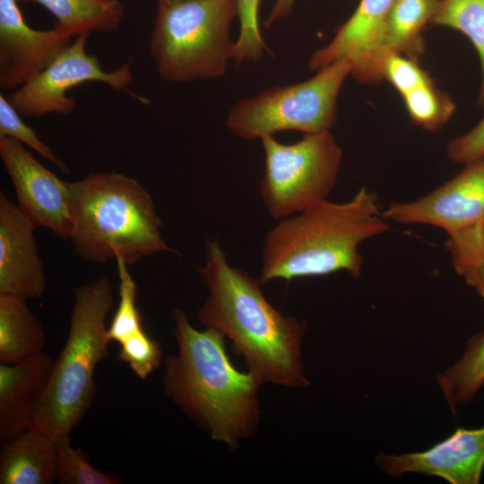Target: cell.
<instances>
[{
    "label": "cell",
    "mask_w": 484,
    "mask_h": 484,
    "mask_svg": "<svg viewBox=\"0 0 484 484\" xmlns=\"http://www.w3.org/2000/svg\"><path fill=\"white\" fill-rule=\"evenodd\" d=\"M52 359L40 353L0 365V438L8 443L30 426L32 408L44 388Z\"/></svg>",
    "instance_id": "2e32d148"
},
{
    "label": "cell",
    "mask_w": 484,
    "mask_h": 484,
    "mask_svg": "<svg viewBox=\"0 0 484 484\" xmlns=\"http://www.w3.org/2000/svg\"><path fill=\"white\" fill-rule=\"evenodd\" d=\"M456 176L429 194L393 203L382 214L403 224H427L452 234L484 217V158L468 162Z\"/></svg>",
    "instance_id": "8fae6325"
},
{
    "label": "cell",
    "mask_w": 484,
    "mask_h": 484,
    "mask_svg": "<svg viewBox=\"0 0 484 484\" xmlns=\"http://www.w3.org/2000/svg\"><path fill=\"white\" fill-rule=\"evenodd\" d=\"M350 73V64L341 59L304 82L263 90L237 102L227 115L226 126L246 141L285 130L330 131L337 118L340 90Z\"/></svg>",
    "instance_id": "52a82bcc"
},
{
    "label": "cell",
    "mask_w": 484,
    "mask_h": 484,
    "mask_svg": "<svg viewBox=\"0 0 484 484\" xmlns=\"http://www.w3.org/2000/svg\"><path fill=\"white\" fill-rule=\"evenodd\" d=\"M57 454V480L61 484H118L117 476L94 468L85 454L73 448L69 435L55 439Z\"/></svg>",
    "instance_id": "d4e9b609"
},
{
    "label": "cell",
    "mask_w": 484,
    "mask_h": 484,
    "mask_svg": "<svg viewBox=\"0 0 484 484\" xmlns=\"http://www.w3.org/2000/svg\"><path fill=\"white\" fill-rule=\"evenodd\" d=\"M73 42L56 27L35 30L17 0H0V86L14 91L44 70Z\"/></svg>",
    "instance_id": "4fadbf2b"
},
{
    "label": "cell",
    "mask_w": 484,
    "mask_h": 484,
    "mask_svg": "<svg viewBox=\"0 0 484 484\" xmlns=\"http://www.w3.org/2000/svg\"><path fill=\"white\" fill-rule=\"evenodd\" d=\"M73 295L66 341L30 414V428L55 439L69 435L90 408L96 392L94 371L110 342L106 319L115 298L109 280L78 287Z\"/></svg>",
    "instance_id": "5b68a950"
},
{
    "label": "cell",
    "mask_w": 484,
    "mask_h": 484,
    "mask_svg": "<svg viewBox=\"0 0 484 484\" xmlns=\"http://www.w3.org/2000/svg\"><path fill=\"white\" fill-rule=\"evenodd\" d=\"M171 315L178 353L166 359L165 393L212 439L235 449L257 429L262 384L233 366L220 332L195 329L180 308Z\"/></svg>",
    "instance_id": "7a4b0ae2"
},
{
    "label": "cell",
    "mask_w": 484,
    "mask_h": 484,
    "mask_svg": "<svg viewBox=\"0 0 484 484\" xmlns=\"http://www.w3.org/2000/svg\"><path fill=\"white\" fill-rule=\"evenodd\" d=\"M436 382L454 413L474 398L484 385V331L469 339L461 359L436 374Z\"/></svg>",
    "instance_id": "44dd1931"
},
{
    "label": "cell",
    "mask_w": 484,
    "mask_h": 484,
    "mask_svg": "<svg viewBox=\"0 0 484 484\" xmlns=\"http://www.w3.org/2000/svg\"><path fill=\"white\" fill-rule=\"evenodd\" d=\"M239 32L235 40L234 61L256 64L269 52L259 28L260 0H236Z\"/></svg>",
    "instance_id": "4316f807"
},
{
    "label": "cell",
    "mask_w": 484,
    "mask_h": 484,
    "mask_svg": "<svg viewBox=\"0 0 484 484\" xmlns=\"http://www.w3.org/2000/svg\"><path fill=\"white\" fill-rule=\"evenodd\" d=\"M206 255L199 268L208 289L197 314L201 324L229 338L234 353L262 385L307 386L301 357L306 323L276 309L259 279L231 266L217 240H207Z\"/></svg>",
    "instance_id": "6da1fadb"
},
{
    "label": "cell",
    "mask_w": 484,
    "mask_h": 484,
    "mask_svg": "<svg viewBox=\"0 0 484 484\" xmlns=\"http://www.w3.org/2000/svg\"><path fill=\"white\" fill-rule=\"evenodd\" d=\"M439 3L440 0H394L385 28L386 56L395 53L417 60L424 50L422 30L431 23Z\"/></svg>",
    "instance_id": "ffe728a7"
},
{
    "label": "cell",
    "mask_w": 484,
    "mask_h": 484,
    "mask_svg": "<svg viewBox=\"0 0 484 484\" xmlns=\"http://www.w3.org/2000/svg\"><path fill=\"white\" fill-rule=\"evenodd\" d=\"M39 4L57 21L56 26L69 37L117 30L125 10L119 0H17Z\"/></svg>",
    "instance_id": "d6986e66"
},
{
    "label": "cell",
    "mask_w": 484,
    "mask_h": 484,
    "mask_svg": "<svg viewBox=\"0 0 484 484\" xmlns=\"http://www.w3.org/2000/svg\"><path fill=\"white\" fill-rule=\"evenodd\" d=\"M411 121L429 132H437L455 110L453 99L435 82L420 86L402 97Z\"/></svg>",
    "instance_id": "cb8c5ba5"
},
{
    "label": "cell",
    "mask_w": 484,
    "mask_h": 484,
    "mask_svg": "<svg viewBox=\"0 0 484 484\" xmlns=\"http://www.w3.org/2000/svg\"><path fill=\"white\" fill-rule=\"evenodd\" d=\"M0 156L14 186L18 208L36 227L69 238L70 183L45 168L15 139L0 137Z\"/></svg>",
    "instance_id": "30bf717a"
},
{
    "label": "cell",
    "mask_w": 484,
    "mask_h": 484,
    "mask_svg": "<svg viewBox=\"0 0 484 484\" xmlns=\"http://www.w3.org/2000/svg\"><path fill=\"white\" fill-rule=\"evenodd\" d=\"M36 228L0 194V294L26 300L45 294L47 281L34 236Z\"/></svg>",
    "instance_id": "9a60e30c"
},
{
    "label": "cell",
    "mask_w": 484,
    "mask_h": 484,
    "mask_svg": "<svg viewBox=\"0 0 484 484\" xmlns=\"http://www.w3.org/2000/svg\"><path fill=\"white\" fill-rule=\"evenodd\" d=\"M383 78L390 82L402 97L420 86L435 82L417 60L395 53L385 56Z\"/></svg>",
    "instance_id": "f546056e"
},
{
    "label": "cell",
    "mask_w": 484,
    "mask_h": 484,
    "mask_svg": "<svg viewBox=\"0 0 484 484\" xmlns=\"http://www.w3.org/2000/svg\"><path fill=\"white\" fill-rule=\"evenodd\" d=\"M376 463L392 476L415 472L438 476L452 484H478L484 468V427L458 428L447 438L423 452L379 454Z\"/></svg>",
    "instance_id": "5bb4252c"
},
{
    "label": "cell",
    "mask_w": 484,
    "mask_h": 484,
    "mask_svg": "<svg viewBox=\"0 0 484 484\" xmlns=\"http://www.w3.org/2000/svg\"><path fill=\"white\" fill-rule=\"evenodd\" d=\"M45 330L19 297L0 294V361L13 364L43 353Z\"/></svg>",
    "instance_id": "ac0fdd59"
},
{
    "label": "cell",
    "mask_w": 484,
    "mask_h": 484,
    "mask_svg": "<svg viewBox=\"0 0 484 484\" xmlns=\"http://www.w3.org/2000/svg\"><path fill=\"white\" fill-rule=\"evenodd\" d=\"M117 359L128 364L141 379H146L161 364L163 353L160 344L151 339L143 329L120 342Z\"/></svg>",
    "instance_id": "83f0119b"
},
{
    "label": "cell",
    "mask_w": 484,
    "mask_h": 484,
    "mask_svg": "<svg viewBox=\"0 0 484 484\" xmlns=\"http://www.w3.org/2000/svg\"><path fill=\"white\" fill-rule=\"evenodd\" d=\"M446 151L453 161L462 164L484 158V117L471 130L452 139Z\"/></svg>",
    "instance_id": "4dcf8cb0"
},
{
    "label": "cell",
    "mask_w": 484,
    "mask_h": 484,
    "mask_svg": "<svg viewBox=\"0 0 484 484\" xmlns=\"http://www.w3.org/2000/svg\"><path fill=\"white\" fill-rule=\"evenodd\" d=\"M431 23L462 32L475 48L482 74L478 102L484 106V0H440Z\"/></svg>",
    "instance_id": "603a6c76"
},
{
    "label": "cell",
    "mask_w": 484,
    "mask_h": 484,
    "mask_svg": "<svg viewBox=\"0 0 484 484\" xmlns=\"http://www.w3.org/2000/svg\"><path fill=\"white\" fill-rule=\"evenodd\" d=\"M57 480L56 440L29 428L6 443L0 458L1 484H49Z\"/></svg>",
    "instance_id": "e0dca14e"
},
{
    "label": "cell",
    "mask_w": 484,
    "mask_h": 484,
    "mask_svg": "<svg viewBox=\"0 0 484 484\" xmlns=\"http://www.w3.org/2000/svg\"><path fill=\"white\" fill-rule=\"evenodd\" d=\"M445 246L455 272L484 299V217L448 234Z\"/></svg>",
    "instance_id": "7402d4cb"
},
{
    "label": "cell",
    "mask_w": 484,
    "mask_h": 484,
    "mask_svg": "<svg viewBox=\"0 0 484 484\" xmlns=\"http://www.w3.org/2000/svg\"><path fill=\"white\" fill-rule=\"evenodd\" d=\"M157 3H164V2H173V1H180V0H156Z\"/></svg>",
    "instance_id": "d6a6232c"
},
{
    "label": "cell",
    "mask_w": 484,
    "mask_h": 484,
    "mask_svg": "<svg viewBox=\"0 0 484 484\" xmlns=\"http://www.w3.org/2000/svg\"><path fill=\"white\" fill-rule=\"evenodd\" d=\"M69 238L82 259L128 265L172 250L163 239L153 200L134 178L116 172L91 173L70 183Z\"/></svg>",
    "instance_id": "277c9868"
},
{
    "label": "cell",
    "mask_w": 484,
    "mask_h": 484,
    "mask_svg": "<svg viewBox=\"0 0 484 484\" xmlns=\"http://www.w3.org/2000/svg\"><path fill=\"white\" fill-rule=\"evenodd\" d=\"M119 277V302L108 334L110 341L121 342L143 330L142 315L136 305L137 286L128 270V264L117 259Z\"/></svg>",
    "instance_id": "484cf974"
},
{
    "label": "cell",
    "mask_w": 484,
    "mask_h": 484,
    "mask_svg": "<svg viewBox=\"0 0 484 484\" xmlns=\"http://www.w3.org/2000/svg\"><path fill=\"white\" fill-rule=\"evenodd\" d=\"M377 206L376 194L363 186L348 202L326 199L279 220L264 241L260 282L340 271L359 278V245L390 228Z\"/></svg>",
    "instance_id": "3957f363"
},
{
    "label": "cell",
    "mask_w": 484,
    "mask_h": 484,
    "mask_svg": "<svg viewBox=\"0 0 484 484\" xmlns=\"http://www.w3.org/2000/svg\"><path fill=\"white\" fill-rule=\"evenodd\" d=\"M89 34L75 37L44 70L8 96L9 101L20 115L40 117L56 113L69 115L76 108V99L67 94L80 84L99 82L112 90L125 91L143 103L148 100L129 90L134 80L129 64L113 71H105L99 58L86 51Z\"/></svg>",
    "instance_id": "9c48e42d"
},
{
    "label": "cell",
    "mask_w": 484,
    "mask_h": 484,
    "mask_svg": "<svg viewBox=\"0 0 484 484\" xmlns=\"http://www.w3.org/2000/svg\"><path fill=\"white\" fill-rule=\"evenodd\" d=\"M394 0H360L353 14L337 30L332 40L315 51L309 67L319 70L346 59L352 75L362 83L384 81L383 63L386 56L384 34L388 13Z\"/></svg>",
    "instance_id": "7c38bea8"
},
{
    "label": "cell",
    "mask_w": 484,
    "mask_h": 484,
    "mask_svg": "<svg viewBox=\"0 0 484 484\" xmlns=\"http://www.w3.org/2000/svg\"><path fill=\"white\" fill-rule=\"evenodd\" d=\"M295 2L296 0H276L264 22V27L270 28L274 23L288 18L293 11Z\"/></svg>",
    "instance_id": "1f68e13d"
},
{
    "label": "cell",
    "mask_w": 484,
    "mask_h": 484,
    "mask_svg": "<svg viewBox=\"0 0 484 484\" xmlns=\"http://www.w3.org/2000/svg\"><path fill=\"white\" fill-rule=\"evenodd\" d=\"M236 0H180L158 4L150 52L162 80L187 82L222 76L234 60L229 35Z\"/></svg>",
    "instance_id": "8992f818"
},
{
    "label": "cell",
    "mask_w": 484,
    "mask_h": 484,
    "mask_svg": "<svg viewBox=\"0 0 484 484\" xmlns=\"http://www.w3.org/2000/svg\"><path fill=\"white\" fill-rule=\"evenodd\" d=\"M4 136L15 139L29 146L64 172H67L65 165L39 138L36 132L22 121L19 112L12 105L8 98L0 94V137Z\"/></svg>",
    "instance_id": "f1b7e54d"
},
{
    "label": "cell",
    "mask_w": 484,
    "mask_h": 484,
    "mask_svg": "<svg viewBox=\"0 0 484 484\" xmlns=\"http://www.w3.org/2000/svg\"><path fill=\"white\" fill-rule=\"evenodd\" d=\"M260 140L264 151L260 193L270 217L279 220L326 200L342 157L330 131L304 134L290 144L273 135Z\"/></svg>",
    "instance_id": "ba28073f"
}]
</instances>
